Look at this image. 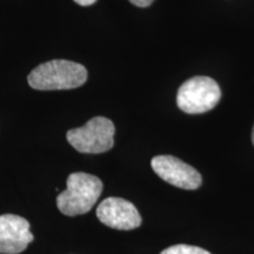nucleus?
I'll return each mask as SVG.
<instances>
[{"label":"nucleus","instance_id":"f257e3e1","mask_svg":"<svg viewBox=\"0 0 254 254\" xmlns=\"http://www.w3.org/2000/svg\"><path fill=\"white\" fill-rule=\"evenodd\" d=\"M87 80V69L69 60H51L40 64L28 74L30 86L39 91L72 90L80 87Z\"/></svg>","mask_w":254,"mask_h":254},{"label":"nucleus","instance_id":"f03ea898","mask_svg":"<svg viewBox=\"0 0 254 254\" xmlns=\"http://www.w3.org/2000/svg\"><path fill=\"white\" fill-rule=\"evenodd\" d=\"M103 189V183L98 177L84 172L72 173L67 178V189L57 196V206L68 217L85 214L99 199Z\"/></svg>","mask_w":254,"mask_h":254},{"label":"nucleus","instance_id":"7ed1b4c3","mask_svg":"<svg viewBox=\"0 0 254 254\" xmlns=\"http://www.w3.org/2000/svg\"><path fill=\"white\" fill-rule=\"evenodd\" d=\"M113 123L105 117H95L78 128L69 129L67 141L80 153L99 154L110 151L114 145Z\"/></svg>","mask_w":254,"mask_h":254},{"label":"nucleus","instance_id":"20e7f679","mask_svg":"<svg viewBox=\"0 0 254 254\" xmlns=\"http://www.w3.org/2000/svg\"><path fill=\"white\" fill-rule=\"evenodd\" d=\"M221 98L217 81L209 77H193L179 87L178 107L189 114L205 113L214 109Z\"/></svg>","mask_w":254,"mask_h":254},{"label":"nucleus","instance_id":"39448f33","mask_svg":"<svg viewBox=\"0 0 254 254\" xmlns=\"http://www.w3.org/2000/svg\"><path fill=\"white\" fill-rule=\"evenodd\" d=\"M151 165L161 179L179 189L196 190L202 183L195 168L173 155H157L152 159Z\"/></svg>","mask_w":254,"mask_h":254},{"label":"nucleus","instance_id":"423d86ee","mask_svg":"<svg viewBox=\"0 0 254 254\" xmlns=\"http://www.w3.org/2000/svg\"><path fill=\"white\" fill-rule=\"evenodd\" d=\"M97 217L104 225L114 230L129 231L141 225L140 213L135 206L116 196L103 200L97 208Z\"/></svg>","mask_w":254,"mask_h":254},{"label":"nucleus","instance_id":"0eeeda50","mask_svg":"<svg viewBox=\"0 0 254 254\" xmlns=\"http://www.w3.org/2000/svg\"><path fill=\"white\" fill-rule=\"evenodd\" d=\"M33 240L30 222L15 214L0 215V254H19Z\"/></svg>","mask_w":254,"mask_h":254},{"label":"nucleus","instance_id":"6e6552de","mask_svg":"<svg viewBox=\"0 0 254 254\" xmlns=\"http://www.w3.org/2000/svg\"><path fill=\"white\" fill-rule=\"evenodd\" d=\"M160 254H211L208 251H206L201 247L190 246V245H174L168 247V249L164 250Z\"/></svg>","mask_w":254,"mask_h":254},{"label":"nucleus","instance_id":"1a4fd4ad","mask_svg":"<svg viewBox=\"0 0 254 254\" xmlns=\"http://www.w3.org/2000/svg\"><path fill=\"white\" fill-rule=\"evenodd\" d=\"M133 5L138 6V7H148L154 0H129Z\"/></svg>","mask_w":254,"mask_h":254},{"label":"nucleus","instance_id":"9d476101","mask_svg":"<svg viewBox=\"0 0 254 254\" xmlns=\"http://www.w3.org/2000/svg\"><path fill=\"white\" fill-rule=\"evenodd\" d=\"M74 1L80 6H90V5H93L97 0H74Z\"/></svg>","mask_w":254,"mask_h":254},{"label":"nucleus","instance_id":"9b49d317","mask_svg":"<svg viewBox=\"0 0 254 254\" xmlns=\"http://www.w3.org/2000/svg\"><path fill=\"white\" fill-rule=\"evenodd\" d=\"M252 142L254 145V126H253V131H252Z\"/></svg>","mask_w":254,"mask_h":254}]
</instances>
